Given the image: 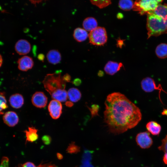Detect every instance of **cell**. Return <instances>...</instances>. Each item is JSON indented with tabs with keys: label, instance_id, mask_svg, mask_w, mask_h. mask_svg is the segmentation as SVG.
<instances>
[{
	"label": "cell",
	"instance_id": "cell-14",
	"mask_svg": "<svg viewBox=\"0 0 167 167\" xmlns=\"http://www.w3.org/2000/svg\"><path fill=\"white\" fill-rule=\"evenodd\" d=\"M9 101L11 105L13 108L19 109L21 108L24 104L23 96L19 93L12 95L9 98Z\"/></svg>",
	"mask_w": 167,
	"mask_h": 167
},
{
	"label": "cell",
	"instance_id": "cell-23",
	"mask_svg": "<svg viewBox=\"0 0 167 167\" xmlns=\"http://www.w3.org/2000/svg\"><path fill=\"white\" fill-rule=\"evenodd\" d=\"M16 167H56V166L50 163L45 164L41 163L36 166L32 162H27L23 164H19Z\"/></svg>",
	"mask_w": 167,
	"mask_h": 167
},
{
	"label": "cell",
	"instance_id": "cell-21",
	"mask_svg": "<svg viewBox=\"0 0 167 167\" xmlns=\"http://www.w3.org/2000/svg\"><path fill=\"white\" fill-rule=\"evenodd\" d=\"M155 53L157 56L160 58H165L167 57V44L161 43L156 47Z\"/></svg>",
	"mask_w": 167,
	"mask_h": 167
},
{
	"label": "cell",
	"instance_id": "cell-34",
	"mask_svg": "<svg viewBox=\"0 0 167 167\" xmlns=\"http://www.w3.org/2000/svg\"><path fill=\"white\" fill-rule=\"evenodd\" d=\"M163 161L164 163L167 165V152L165 153L163 157Z\"/></svg>",
	"mask_w": 167,
	"mask_h": 167
},
{
	"label": "cell",
	"instance_id": "cell-33",
	"mask_svg": "<svg viewBox=\"0 0 167 167\" xmlns=\"http://www.w3.org/2000/svg\"><path fill=\"white\" fill-rule=\"evenodd\" d=\"M65 105L66 106L71 107L73 105V103L71 101H67L66 102Z\"/></svg>",
	"mask_w": 167,
	"mask_h": 167
},
{
	"label": "cell",
	"instance_id": "cell-42",
	"mask_svg": "<svg viewBox=\"0 0 167 167\" xmlns=\"http://www.w3.org/2000/svg\"><path fill=\"white\" fill-rule=\"evenodd\" d=\"M2 58L1 55L0 54V67L2 66Z\"/></svg>",
	"mask_w": 167,
	"mask_h": 167
},
{
	"label": "cell",
	"instance_id": "cell-2",
	"mask_svg": "<svg viewBox=\"0 0 167 167\" xmlns=\"http://www.w3.org/2000/svg\"><path fill=\"white\" fill-rule=\"evenodd\" d=\"M146 15L148 39L167 33V3L159 5Z\"/></svg>",
	"mask_w": 167,
	"mask_h": 167
},
{
	"label": "cell",
	"instance_id": "cell-8",
	"mask_svg": "<svg viewBox=\"0 0 167 167\" xmlns=\"http://www.w3.org/2000/svg\"><path fill=\"white\" fill-rule=\"evenodd\" d=\"M48 110L53 119H58L62 113V105L61 102L54 99L51 100L49 103Z\"/></svg>",
	"mask_w": 167,
	"mask_h": 167
},
{
	"label": "cell",
	"instance_id": "cell-38",
	"mask_svg": "<svg viewBox=\"0 0 167 167\" xmlns=\"http://www.w3.org/2000/svg\"><path fill=\"white\" fill-rule=\"evenodd\" d=\"M123 41L122 40H120L118 41V46H119V47H120L121 46H122V45L121 44V43L122 44H123Z\"/></svg>",
	"mask_w": 167,
	"mask_h": 167
},
{
	"label": "cell",
	"instance_id": "cell-1",
	"mask_svg": "<svg viewBox=\"0 0 167 167\" xmlns=\"http://www.w3.org/2000/svg\"><path fill=\"white\" fill-rule=\"evenodd\" d=\"M105 105L104 122L113 134L123 133L134 127L141 120L140 109L120 92L109 94Z\"/></svg>",
	"mask_w": 167,
	"mask_h": 167
},
{
	"label": "cell",
	"instance_id": "cell-35",
	"mask_svg": "<svg viewBox=\"0 0 167 167\" xmlns=\"http://www.w3.org/2000/svg\"><path fill=\"white\" fill-rule=\"evenodd\" d=\"M30 1L32 3L35 5H36V4L40 3L42 1V0H30Z\"/></svg>",
	"mask_w": 167,
	"mask_h": 167
},
{
	"label": "cell",
	"instance_id": "cell-40",
	"mask_svg": "<svg viewBox=\"0 0 167 167\" xmlns=\"http://www.w3.org/2000/svg\"><path fill=\"white\" fill-rule=\"evenodd\" d=\"M117 17L118 18L121 19L123 17V15L122 14L119 13L117 15Z\"/></svg>",
	"mask_w": 167,
	"mask_h": 167
},
{
	"label": "cell",
	"instance_id": "cell-24",
	"mask_svg": "<svg viewBox=\"0 0 167 167\" xmlns=\"http://www.w3.org/2000/svg\"><path fill=\"white\" fill-rule=\"evenodd\" d=\"M91 3L100 9L105 7L111 3L110 0H91Z\"/></svg>",
	"mask_w": 167,
	"mask_h": 167
},
{
	"label": "cell",
	"instance_id": "cell-11",
	"mask_svg": "<svg viewBox=\"0 0 167 167\" xmlns=\"http://www.w3.org/2000/svg\"><path fill=\"white\" fill-rule=\"evenodd\" d=\"M17 63L19 69L24 71H27L32 69L34 65L32 59L27 56H24L19 58Z\"/></svg>",
	"mask_w": 167,
	"mask_h": 167
},
{
	"label": "cell",
	"instance_id": "cell-10",
	"mask_svg": "<svg viewBox=\"0 0 167 167\" xmlns=\"http://www.w3.org/2000/svg\"><path fill=\"white\" fill-rule=\"evenodd\" d=\"M30 43L27 40L21 39L16 43L15 49L16 52L19 55H25L28 53L31 50Z\"/></svg>",
	"mask_w": 167,
	"mask_h": 167
},
{
	"label": "cell",
	"instance_id": "cell-9",
	"mask_svg": "<svg viewBox=\"0 0 167 167\" xmlns=\"http://www.w3.org/2000/svg\"><path fill=\"white\" fill-rule=\"evenodd\" d=\"M31 101L33 105L36 107L43 108L47 105L48 98L43 92H36L33 95Z\"/></svg>",
	"mask_w": 167,
	"mask_h": 167
},
{
	"label": "cell",
	"instance_id": "cell-36",
	"mask_svg": "<svg viewBox=\"0 0 167 167\" xmlns=\"http://www.w3.org/2000/svg\"><path fill=\"white\" fill-rule=\"evenodd\" d=\"M38 58L39 60L43 61L44 58V56L43 54H40L38 55Z\"/></svg>",
	"mask_w": 167,
	"mask_h": 167
},
{
	"label": "cell",
	"instance_id": "cell-39",
	"mask_svg": "<svg viewBox=\"0 0 167 167\" xmlns=\"http://www.w3.org/2000/svg\"><path fill=\"white\" fill-rule=\"evenodd\" d=\"M162 114L167 115V109H164L162 113Z\"/></svg>",
	"mask_w": 167,
	"mask_h": 167
},
{
	"label": "cell",
	"instance_id": "cell-37",
	"mask_svg": "<svg viewBox=\"0 0 167 167\" xmlns=\"http://www.w3.org/2000/svg\"><path fill=\"white\" fill-rule=\"evenodd\" d=\"M104 72L101 71H99L98 73V75L99 77H102L104 75Z\"/></svg>",
	"mask_w": 167,
	"mask_h": 167
},
{
	"label": "cell",
	"instance_id": "cell-25",
	"mask_svg": "<svg viewBox=\"0 0 167 167\" xmlns=\"http://www.w3.org/2000/svg\"><path fill=\"white\" fill-rule=\"evenodd\" d=\"M8 108L6 101L3 92H0V114L2 113V111Z\"/></svg>",
	"mask_w": 167,
	"mask_h": 167
},
{
	"label": "cell",
	"instance_id": "cell-31",
	"mask_svg": "<svg viewBox=\"0 0 167 167\" xmlns=\"http://www.w3.org/2000/svg\"><path fill=\"white\" fill-rule=\"evenodd\" d=\"M64 81L66 82H69L71 81V76L68 74H66L62 76Z\"/></svg>",
	"mask_w": 167,
	"mask_h": 167
},
{
	"label": "cell",
	"instance_id": "cell-7",
	"mask_svg": "<svg viewBox=\"0 0 167 167\" xmlns=\"http://www.w3.org/2000/svg\"><path fill=\"white\" fill-rule=\"evenodd\" d=\"M148 131L140 132L136 137V141L137 144L142 148H149L153 143L152 140L150 136Z\"/></svg>",
	"mask_w": 167,
	"mask_h": 167
},
{
	"label": "cell",
	"instance_id": "cell-29",
	"mask_svg": "<svg viewBox=\"0 0 167 167\" xmlns=\"http://www.w3.org/2000/svg\"><path fill=\"white\" fill-rule=\"evenodd\" d=\"M9 160L8 157H3L1 160L0 167H9Z\"/></svg>",
	"mask_w": 167,
	"mask_h": 167
},
{
	"label": "cell",
	"instance_id": "cell-19",
	"mask_svg": "<svg viewBox=\"0 0 167 167\" xmlns=\"http://www.w3.org/2000/svg\"><path fill=\"white\" fill-rule=\"evenodd\" d=\"M68 98L70 101L76 102L79 101L81 97V94L79 90L76 88H70L67 92Z\"/></svg>",
	"mask_w": 167,
	"mask_h": 167
},
{
	"label": "cell",
	"instance_id": "cell-18",
	"mask_svg": "<svg viewBox=\"0 0 167 167\" xmlns=\"http://www.w3.org/2000/svg\"><path fill=\"white\" fill-rule=\"evenodd\" d=\"M87 31L84 29L77 28L74 31L73 36L77 41L81 42L85 40L88 36Z\"/></svg>",
	"mask_w": 167,
	"mask_h": 167
},
{
	"label": "cell",
	"instance_id": "cell-6",
	"mask_svg": "<svg viewBox=\"0 0 167 167\" xmlns=\"http://www.w3.org/2000/svg\"><path fill=\"white\" fill-rule=\"evenodd\" d=\"M141 87L143 90L147 92H150L155 90L159 91V96L161 101H162L160 98V93L161 91L167 94L162 88L160 84L157 86L154 80L150 77H146L143 79L141 82Z\"/></svg>",
	"mask_w": 167,
	"mask_h": 167
},
{
	"label": "cell",
	"instance_id": "cell-26",
	"mask_svg": "<svg viewBox=\"0 0 167 167\" xmlns=\"http://www.w3.org/2000/svg\"><path fill=\"white\" fill-rule=\"evenodd\" d=\"M88 108L90 111L92 115V118L98 115V112L99 109V106L96 104H93L91 106V108Z\"/></svg>",
	"mask_w": 167,
	"mask_h": 167
},
{
	"label": "cell",
	"instance_id": "cell-30",
	"mask_svg": "<svg viewBox=\"0 0 167 167\" xmlns=\"http://www.w3.org/2000/svg\"><path fill=\"white\" fill-rule=\"evenodd\" d=\"M42 140L45 144L48 145L51 143V138L50 136L49 135H45L42 137Z\"/></svg>",
	"mask_w": 167,
	"mask_h": 167
},
{
	"label": "cell",
	"instance_id": "cell-5",
	"mask_svg": "<svg viewBox=\"0 0 167 167\" xmlns=\"http://www.w3.org/2000/svg\"><path fill=\"white\" fill-rule=\"evenodd\" d=\"M89 42L94 45L101 46L107 42V36L105 29L98 27L91 31L88 34Z\"/></svg>",
	"mask_w": 167,
	"mask_h": 167
},
{
	"label": "cell",
	"instance_id": "cell-12",
	"mask_svg": "<svg viewBox=\"0 0 167 167\" xmlns=\"http://www.w3.org/2000/svg\"><path fill=\"white\" fill-rule=\"evenodd\" d=\"M3 119L4 123L10 127L15 126L19 121V118L17 114L13 111L6 112L3 117Z\"/></svg>",
	"mask_w": 167,
	"mask_h": 167
},
{
	"label": "cell",
	"instance_id": "cell-20",
	"mask_svg": "<svg viewBox=\"0 0 167 167\" xmlns=\"http://www.w3.org/2000/svg\"><path fill=\"white\" fill-rule=\"evenodd\" d=\"M146 127L149 132L154 135H158L161 130V125L154 121L148 122L146 125Z\"/></svg>",
	"mask_w": 167,
	"mask_h": 167
},
{
	"label": "cell",
	"instance_id": "cell-22",
	"mask_svg": "<svg viewBox=\"0 0 167 167\" xmlns=\"http://www.w3.org/2000/svg\"><path fill=\"white\" fill-rule=\"evenodd\" d=\"M134 3L132 0H122L119 1L118 5L122 10L128 11L133 8Z\"/></svg>",
	"mask_w": 167,
	"mask_h": 167
},
{
	"label": "cell",
	"instance_id": "cell-41",
	"mask_svg": "<svg viewBox=\"0 0 167 167\" xmlns=\"http://www.w3.org/2000/svg\"><path fill=\"white\" fill-rule=\"evenodd\" d=\"M57 156L58 158L59 159H62L63 157L62 156L61 154L59 153L57 154Z\"/></svg>",
	"mask_w": 167,
	"mask_h": 167
},
{
	"label": "cell",
	"instance_id": "cell-28",
	"mask_svg": "<svg viewBox=\"0 0 167 167\" xmlns=\"http://www.w3.org/2000/svg\"><path fill=\"white\" fill-rule=\"evenodd\" d=\"M79 148L74 143H71L68 147L66 151L68 152L71 153H74L78 152Z\"/></svg>",
	"mask_w": 167,
	"mask_h": 167
},
{
	"label": "cell",
	"instance_id": "cell-16",
	"mask_svg": "<svg viewBox=\"0 0 167 167\" xmlns=\"http://www.w3.org/2000/svg\"><path fill=\"white\" fill-rule=\"evenodd\" d=\"M47 58L50 63L56 64L61 61V56L60 53L58 50L52 49L49 51L47 54Z\"/></svg>",
	"mask_w": 167,
	"mask_h": 167
},
{
	"label": "cell",
	"instance_id": "cell-17",
	"mask_svg": "<svg viewBox=\"0 0 167 167\" xmlns=\"http://www.w3.org/2000/svg\"><path fill=\"white\" fill-rule=\"evenodd\" d=\"M83 26L87 31L91 32L97 27V22L96 20L92 17H88L85 19L83 23Z\"/></svg>",
	"mask_w": 167,
	"mask_h": 167
},
{
	"label": "cell",
	"instance_id": "cell-13",
	"mask_svg": "<svg viewBox=\"0 0 167 167\" xmlns=\"http://www.w3.org/2000/svg\"><path fill=\"white\" fill-rule=\"evenodd\" d=\"M122 66V63L109 61L106 64L104 70L107 74L112 75L118 71Z\"/></svg>",
	"mask_w": 167,
	"mask_h": 167
},
{
	"label": "cell",
	"instance_id": "cell-27",
	"mask_svg": "<svg viewBox=\"0 0 167 167\" xmlns=\"http://www.w3.org/2000/svg\"><path fill=\"white\" fill-rule=\"evenodd\" d=\"M161 145L158 147V149L160 151H162L164 152H167V135L165 138L162 140Z\"/></svg>",
	"mask_w": 167,
	"mask_h": 167
},
{
	"label": "cell",
	"instance_id": "cell-32",
	"mask_svg": "<svg viewBox=\"0 0 167 167\" xmlns=\"http://www.w3.org/2000/svg\"><path fill=\"white\" fill-rule=\"evenodd\" d=\"M72 83L75 86H79L81 84L82 81L80 79L77 78L75 79L72 81Z\"/></svg>",
	"mask_w": 167,
	"mask_h": 167
},
{
	"label": "cell",
	"instance_id": "cell-4",
	"mask_svg": "<svg viewBox=\"0 0 167 167\" xmlns=\"http://www.w3.org/2000/svg\"><path fill=\"white\" fill-rule=\"evenodd\" d=\"M163 0H136L134 3L133 10L138 11L140 15L147 14L153 11L160 4Z\"/></svg>",
	"mask_w": 167,
	"mask_h": 167
},
{
	"label": "cell",
	"instance_id": "cell-3",
	"mask_svg": "<svg viewBox=\"0 0 167 167\" xmlns=\"http://www.w3.org/2000/svg\"><path fill=\"white\" fill-rule=\"evenodd\" d=\"M42 83L45 90L54 100L60 102L67 100V92L65 89L66 83L63 80L60 71L47 74Z\"/></svg>",
	"mask_w": 167,
	"mask_h": 167
},
{
	"label": "cell",
	"instance_id": "cell-15",
	"mask_svg": "<svg viewBox=\"0 0 167 167\" xmlns=\"http://www.w3.org/2000/svg\"><path fill=\"white\" fill-rule=\"evenodd\" d=\"M37 131L38 130L33 126L29 127L28 130L24 131L26 136V144L28 142H33L38 139Z\"/></svg>",
	"mask_w": 167,
	"mask_h": 167
}]
</instances>
